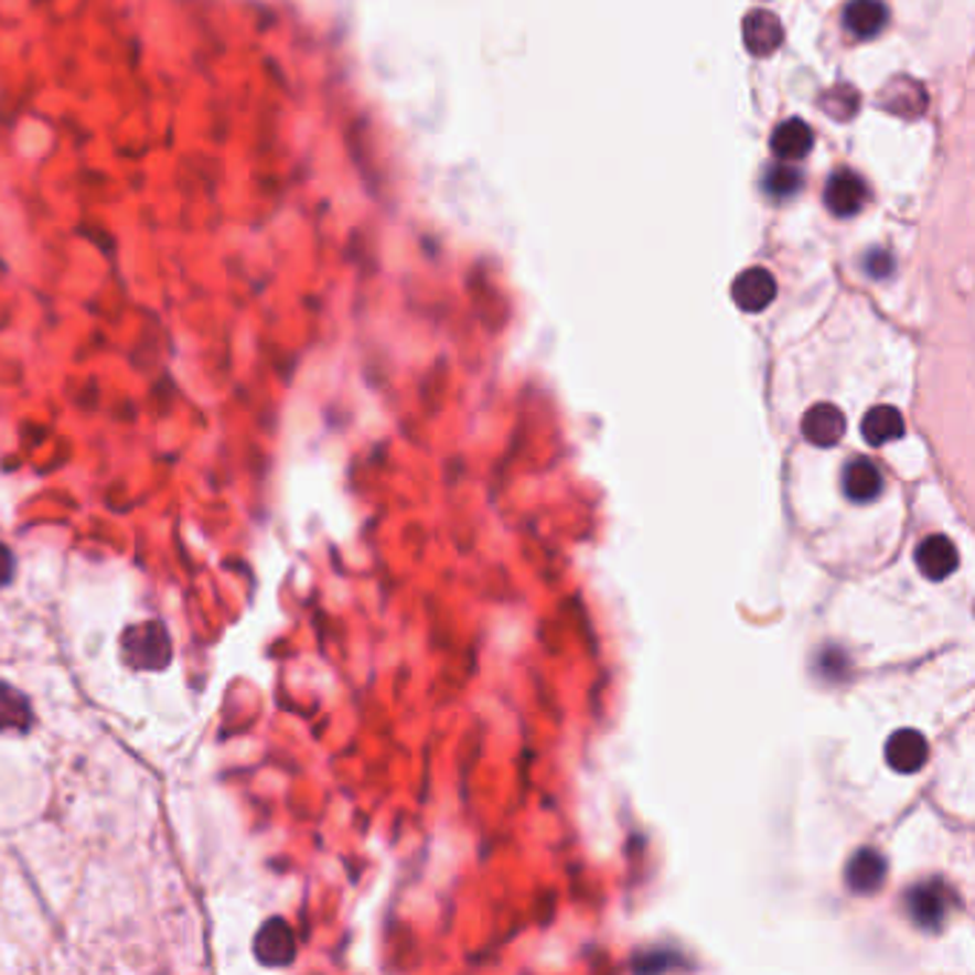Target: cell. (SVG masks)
Returning <instances> with one entry per match:
<instances>
[{
  "label": "cell",
  "mask_w": 975,
  "mask_h": 975,
  "mask_svg": "<svg viewBox=\"0 0 975 975\" xmlns=\"http://www.w3.org/2000/svg\"><path fill=\"white\" fill-rule=\"evenodd\" d=\"M801 186H804V175L793 163H775L764 172V192L772 197H790L801 192Z\"/></svg>",
  "instance_id": "18"
},
{
  "label": "cell",
  "mask_w": 975,
  "mask_h": 975,
  "mask_svg": "<svg viewBox=\"0 0 975 975\" xmlns=\"http://www.w3.org/2000/svg\"><path fill=\"white\" fill-rule=\"evenodd\" d=\"M878 104L885 106L887 113L899 115V118H921L926 113V92L912 77H892L890 84L881 89Z\"/></svg>",
  "instance_id": "11"
},
{
  "label": "cell",
  "mask_w": 975,
  "mask_h": 975,
  "mask_svg": "<svg viewBox=\"0 0 975 975\" xmlns=\"http://www.w3.org/2000/svg\"><path fill=\"white\" fill-rule=\"evenodd\" d=\"M775 292H779V283L764 267L744 269L732 283V301L744 312H764L775 301Z\"/></svg>",
  "instance_id": "5"
},
{
  "label": "cell",
  "mask_w": 975,
  "mask_h": 975,
  "mask_svg": "<svg viewBox=\"0 0 975 975\" xmlns=\"http://www.w3.org/2000/svg\"><path fill=\"white\" fill-rule=\"evenodd\" d=\"M864 269H867L876 281H881V278H890L896 264H892L890 253H885V249H870V255L864 258Z\"/></svg>",
  "instance_id": "19"
},
{
  "label": "cell",
  "mask_w": 975,
  "mask_h": 975,
  "mask_svg": "<svg viewBox=\"0 0 975 975\" xmlns=\"http://www.w3.org/2000/svg\"><path fill=\"white\" fill-rule=\"evenodd\" d=\"M120 653L124 661L135 669H163L172 655V641L161 621H147V624L129 626L120 639Z\"/></svg>",
  "instance_id": "1"
},
{
  "label": "cell",
  "mask_w": 975,
  "mask_h": 975,
  "mask_svg": "<svg viewBox=\"0 0 975 975\" xmlns=\"http://www.w3.org/2000/svg\"><path fill=\"white\" fill-rule=\"evenodd\" d=\"M675 958H667V962H664V958H661V953H646V955H641L639 962H635V969H667V967H675Z\"/></svg>",
  "instance_id": "21"
},
{
  "label": "cell",
  "mask_w": 975,
  "mask_h": 975,
  "mask_svg": "<svg viewBox=\"0 0 975 975\" xmlns=\"http://www.w3.org/2000/svg\"><path fill=\"white\" fill-rule=\"evenodd\" d=\"M907 912L921 930H941L953 907V892L944 881H921L907 892Z\"/></svg>",
  "instance_id": "2"
},
{
  "label": "cell",
  "mask_w": 975,
  "mask_h": 975,
  "mask_svg": "<svg viewBox=\"0 0 975 975\" xmlns=\"http://www.w3.org/2000/svg\"><path fill=\"white\" fill-rule=\"evenodd\" d=\"M770 143L772 152L779 154L781 161L795 163L801 161V158H807L810 149H813V129H810L801 118H790L775 127Z\"/></svg>",
  "instance_id": "14"
},
{
  "label": "cell",
  "mask_w": 975,
  "mask_h": 975,
  "mask_svg": "<svg viewBox=\"0 0 975 975\" xmlns=\"http://www.w3.org/2000/svg\"><path fill=\"white\" fill-rule=\"evenodd\" d=\"M14 576V555L12 549L0 544V587H7Z\"/></svg>",
  "instance_id": "20"
},
{
  "label": "cell",
  "mask_w": 975,
  "mask_h": 975,
  "mask_svg": "<svg viewBox=\"0 0 975 975\" xmlns=\"http://www.w3.org/2000/svg\"><path fill=\"white\" fill-rule=\"evenodd\" d=\"M842 490L853 504H872L885 490V478H881L876 463L867 461V458H856V461H849L844 467Z\"/></svg>",
  "instance_id": "10"
},
{
  "label": "cell",
  "mask_w": 975,
  "mask_h": 975,
  "mask_svg": "<svg viewBox=\"0 0 975 975\" xmlns=\"http://www.w3.org/2000/svg\"><path fill=\"white\" fill-rule=\"evenodd\" d=\"M887 764L892 767L901 775H912L926 764L930 758V747H926V738L919 730H899L892 732L890 741H887Z\"/></svg>",
  "instance_id": "8"
},
{
  "label": "cell",
  "mask_w": 975,
  "mask_h": 975,
  "mask_svg": "<svg viewBox=\"0 0 975 975\" xmlns=\"http://www.w3.org/2000/svg\"><path fill=\"white\" fill-rule=\"evenodd\" d=\"M801 432H804L807 443H813L818 450H829L844 438V413L835 404H815L804 415Z\"/></svg>",
  "instance_id": "7"
},
{
  "label": "cell",
  "mask_w": 975,
  "mask_h": 975,
  "mask_svg": "<svg viewBox=\"0 0 975 975\" xmlns=\"http://www.w3.org/2000/svg\"><path fill=\"white\" fill-rule=\"evenodd\" d=\"M744 43L756 57H770L784 43V26L779 14L756 9L744 18Z\"/></svg>",
  "instance_id": "12"
},
{
  "label": "cell",
  "mask_w": 975,
  "mask_h": 975,
  "mask_svg": "<svg viewBox=\"0 0 975 975\" xmlns=\"http://www.w3.org/2000/svg\"><path fill=\"white\" fill-rule=\"evenodd\" d=\"M858 106H861V95H858L856 86L849 84H835L822 95V109L833 120L856 118Z\"/></svg>",
  "instance_id": "17"
},
{
  "label": "cell",
  "mask_w": 975,
  "mask_h": 975,
  "mask_svg": "<svg viewBox=\"0 0 975 975\" xmlns=\"http://www.w3.org/2000/svg\"><path fill=\"white\" fill-rule=\"evenodd\" d=\"M844 878H847V887L858 896H872V892L881 890L887 878V861L885 856L872 847H864L858 853H853V858L847 861V870H844Z\"/></svg>",
  "instance_id": "6"
},
{
  "label": "cell",
  "mask_w": 975,
  "mask_h": 975,
  "mask_svg": "<svg viewBox=\"0 0 975 975\" xmlns=\"http://www.w3.org/2000/svg\"><path fill=\"white\" fill-rule=\"evenodd\" d=\"M915 564H919L921 576L930 578V581H944L947 576H953L955 567H958V549H955L953 540L947 535H933V538H924L915 549Z\"/></svg>",
  "instance_id": "9"
},
{
  "label": "cell",
  "mask_w": 975,
  "mask_h": 975,
  "mask_svg": "<svg viewBox=\"0 0 975 975\" xmlns=\"http://www.w3.org/2000/svg\"><path fill=\"white\" fill-rule=\"evenodd\" d=\"M867 183L861 175H856L853 169H838L827 178V186H824V204L833 212L835 218H853L858 212L867 206Z\"/></svg>",
  "instance_id": "3"
},
{
  "label": "cell",
  "mask_w": 975,
  "mask_h": 975,
  "mask_svg": "<svg viewBox=\"0 0 975 975\" xmlns=\"http://www.w3.org/2000/svg\"><path fill=\"white\" fill-rule=\"evenodd\" d=\"M29 724H32V707L26 695L9 684H0V730L23 732L29 730Z\"/></svg>",
  "instance_id": "16"
},
{
  "label": "cell",
  "mask_w": 975,
  "mask_h": 975,
  "mask_svg": "<svg viewBox=\"0 0 975 975\" xmlns=\"http://www.w3.org/2000/svg\"><path fill=\"white\" fill-rule=\"evenodd\" d=\"M887 3L885 0H849L844 7V26H847L849 35L861 38V41H870V38L881 35L887 26Z\"/></svg>",
  "instance_id": "13"
},
{
  "label": "cell",
  "mask_w": 975,
  "mask_h": 975,
  "mask_svg": "<svg viewBox=\"0 0 975 975\" xmlns=\"http://www.w3.org/2000/svg\"><path fill=\"white\" fill-rule=\"evenodd\" d=\"M861 436L870 447H885L890 441H899L904 436V415L896 407H872L870 413L864 415L861 421Z\"/></svg>",
  "instance_id": "15"
},
{
  "label": "cell",
  "mask_w": 975,
  "mask_h": 975,
  "mask_svg": "<svg viewBox=\"0 0 975 975\" xmlns=\"http://www.w3.org/2000/svg\"><path fill=\"white\" fill-rule=\"evenodd\" d=\"M255 955L267 967H287L296 962V935L283 919H269L255 935Z\"/></svg>",
  "instance_id": "4"
}]
</instances>
